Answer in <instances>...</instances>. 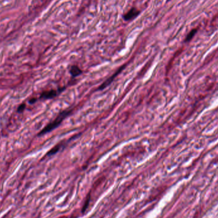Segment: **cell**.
I'll return each mask as SVG.
<instances>
[{"instance_id": "ba28073f", "label": "cell", "mask_w": 218, "mask_h": 218, "mask_svg": "<svg viewBox=\"0 0 218 218\" xmlns=\"http://www.w3.org/2000/svg\"><path fill=\"white\" fill-rule=\"evenodd\" d=\"M25 107H26V105L22 104V105H21L18 107V108H17V111H18V112H22V111H23L24 110Z\"/></svg>"}, {"instance_id": "277c9868", "label": "cell", "mask_w": 218, "mask_h": 218, "mask_svg": "<svg viewBox=\"0 0 218 218\" xmlns=\"http://www.w3.org/2000/svg\"><path fill=\"white\" fill-rule=\"evenodd\" d=\"M140 13V11L138 10L137 9L133 8H131V10H130L127 13H126L124 16V19L126 20V21H130V20H131L133 19L134 18H135L136 17H137L138 15H139Z\"/></svg>"}, {"instance_id": "5b68a950", "label": "cell", "mask_w": 218, "mask_h": 218, "mask_svg": "<svg viewBox=\"0 0 218 218\" xmlns=\"http://www.w3.org/2000/svg\"><path fill=\"white\" fill-rule=\"evenodd\" d=\"M69 72H70V73L71 74V75L73 77H76L82 73V71L81 69H80L78 66H76V65L72 66L70 68V70H69Z\"/></svg>"}, {"instance_id": "3957f363", "label": "cell", "mask_w": 218, "mask_h": 218, "mask_svg": "<svg viewBox=\"0 0 218 218\" xmlns=\"http://www.w3.org/2000/svg\"><path fill=\"white\" fill-rule=\"evenodd\" d=\"M124 67H125L124 65V66H122L121 67H120L119 70H118L116 73H115L114 74H113L111 77H109L108 79H107V80H105V81L104 82H103V83L100 86V87L98 88V90H103V89H105L107 87H108V86L109 85L111 84V83L114 81V80L115 79V78H116V77L118 75L123 71V70Z\"/></svg>"}, {"instance_id": "9c48e42d", "label": "cell", "mask_w": 218, "mask_h": 218, "mask_svg": "<svg viewBox=\"0 0 218 218\" xmlns=\"http://www.w3.org/2000/svg\"><path fill=\"white\" fill-rule=\"evenodd\" d=\"M37 98H32L31 100H30V101L29 102H30V103H34V102L37 101Z\"/></svg>"}, {"instance_id": "7a4b0ae2", "label": "cell", "mask_w": 218, "mask_h": 218, "mask_svg": "<svg viewBox=\"0 0 218 218\" xmlns=\"http://www.w3.org/2000/svg\"><path fill=\"white\" fill-rule=\"evenodd\" d=\"M65 90V88H61V89H58L57 90H54V89H51L49 91H46L43 92V93L41 94L40 96V98L41 99H45V100H47V99H52L54 98L56 96H57L58 95V94L61 93L63 91Z\"/></svg>"}, {"instance_id": "6da1fadb", "label": "cell", "mask_w": 218, "mask_h": 218, "mask_svg": "<svg viewBox=\"0 0 218 218\" xmlns=\"http://www.w3.org/2000/svg\"><path fill=\"white\" fill-rule=\"evenodd\" d=\"M71 113L72 110H65L61 112L53 121H52L50 123L46 126L44 128H43V130L38 133V136L44 135L46 133H49V132L54 130L57 127H58L63 120H65V119Z\"/></svg>"}, {"instance_id": "8992f818", "label": "cell", "mask_w": 218, "mask_h": 218, "mask_svg": "<svg viewBox=\"0 0 218 218\" xmlns=\"http://www.w3.org/2000/svg\"><path fill=\"white\" fill-rule=\"evenodd\" d=\"M61 146L60 144H57L56 146H54L53 148H52L50 151L47 153V156H53V155L55 154L56 153H57L59 151V149H61Z\"/></svg>"}, {"instance_id": "52a82bcc", "label": "cell", "mask_w": 218, "mask_h": 218, "mask_svg": "<svg viewBox=\"0 0 218 218\" xmlns=\"http://www.w3.org/2000/svg\"><path fill=\"white\" fill-rule=\"evenodd\" d=\"M197 30H195V29H194V30H193L190 33H189L188 34V36H187V37H186V42L190 41V40H191L193 38V37L194 36V34L197 33Z\"/></svg>"}]
</instances>
